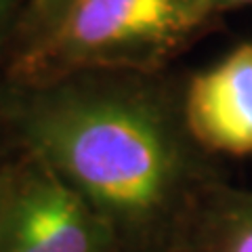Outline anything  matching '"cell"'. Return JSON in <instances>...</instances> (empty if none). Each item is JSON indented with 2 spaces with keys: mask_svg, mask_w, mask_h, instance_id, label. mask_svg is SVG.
I'll use <instances>...</instances> for the list:
<instances>
[{
  "mask_svg": "<svg viewBox=\"0 0 252 252\" xmlns=\"http://www.w3.org/2000/svg\"><path fill=\"white\" fill-rule=\"evenodd\" d=\"M65 0H26V13H23V21L30 26V30L38 34L46 23H49L57 11L61 9V4ZM32 34V36H34Z\"/></svg>",
  "mask_w": 252,
  "mask_h": 252,
  "instance_id": "obj_6",
  "label": "cell"
},
{
  "mask_svg": "<svg viewBox=\"0 0 252 252\" xmlns=\"http://www.w3.org/2000/svg\"><path fill=\"white\" fill-rule=\"evenodd\" d=\"M13 145L69 185L122 252H179L220 181L181 99L143 72H80L0 84Z\"/></svg>",
  "mask_w": 252,
  "mask_h": 252,
  "instance_id": "obj_1",
  "label": "cell"
},
{
  "mask_svg": "<svg viewBox=\"0 0 252 252\" xmlns=\"http://www.w3.org/2000/svg\"><path fill=\"white\" fill-rule=\"evenodd\" d=\"M212 13L229 11V9H240V6H252V0H208Z\"/></svg>",
  "mask_w": 252,
  "mask_h": 252,
  "instance_id": "obj_8",
  "label": "cell"
},
{
  "mask_svg": "<svg viewBox=\"0 0 252 252\" xmlns=\"http://www.w3.org/2000/svg\"><path fill=\"white\" fill-rule=\"evenodd\" d=\"M26 13V0H0V49Z\"/></svg>",
  "mask_w": 252,
  "mask_h": 252,
  "instance_id": "obj_7",
  "label": "cell"
},
{
  "mask_svg": "<svg viewBox=\"0 0 252 252\" xmlns=\"http://www.w3.org/2000/svg\"><path fill=\"white\" fill-rule=\"evenodd\" d=\"M212 15L208 0H65L9 63L6 82L80 72H143L177 53Z\"/></svg>",
  "mask_w": 252,
  "mask_h": 252,
  "instance_id": "obj_2",
  "label": "cell"
},
{
  "mask_svg": "<svg viewBox=\"0 0 252 252\" xmlns=\"http://www.w3.org/2000/svg\"><path fill=\"white\" fill-rule=\"evenodd\" d=\"M17 152L6 160L0 191V252H122L109 225L72 187Z\"/></svg>",
  "mask_w": 252,
  "mask_h": 252,
  "instance_id": "obj_3",
  "label": "cell"
},
{
  "mask_svg": "<svg viewBox=\"0 0 252 252\" xmlns=\"http://www.w3.org/2000/svg\"><path fill=\"white\" fill-rule=\"evenodd\" d=\"M179 252H252V189L212 187Z\"/></svg>",
  "mask_w": 252,
  "mask_h": 252,
  "instance_id": "obj_5",
  "label": "cell"
},
{
  "mask_svg": "<svg viewBox=\"0 0 252 252\" xmlns=\"http://www.w3.org/2000/svg\"><path fill=\"white\" fill-rule=\"evenodd\" d=\"M4 135H9V128H6V122H4L2 112H0V141H2ZM0 158H2V156H0Z\"/></svg>",
  "mask_w": 252,
  "mask_h": 252,
  "instance_id": "obj_9",
  "label": "cell"
},
{
  "mask_svg": "<svg viewBox=\"0 0 252 252\" xmlns=\"http://www.w3.org/2000/svg\"><path fill=\"white\" fill-rule=\"evenodd\" d=\"M6 160H9V158H0V191H2V179H4V168H6Z\"/></svg>",
  "mask_w": 252,
  "mask_h": 252,
  "instance_id": "obj_10",
  "label": "cell"
},
{
  "mask_svg": "<svg viewBox=\"0 0 252 252\" xmlns=\"http://www.w3.org/2000/svg\"><path fill=\"white\" fill-rule=\"evenodd\" d=\"M181 107L189 135L206 154H252V42L195 74Z\"/></svg>",
  "mask_w": 252,
  "mask_h": 252,
  "instance_id": "obj_4",
  "label": "cell"
}]
</instances>
